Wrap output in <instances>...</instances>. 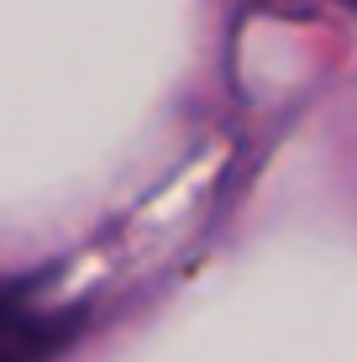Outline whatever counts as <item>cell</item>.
Here are the masks:
<instances>
[{
    "label": "cell",
    "mask_w": 357,
    "mask_h": 362,
    "mask_svg": "<svg viewBox=\"0 0 357 362\" xmlns=\"http://www.w3.org/2000/svg\"><path fill=\"white\" fill-rule=\"evenodd\" d=\"M64 331L69 315L47 310L37 289H27V284L0 289V362H42L64 341Z\"/></svg>",
    "instance_id": "1"
}]
</instances>
